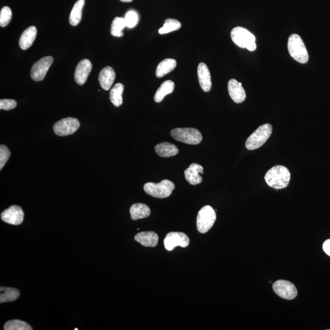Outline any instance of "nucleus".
Here are the masks:
<instances>
[{"mask_svg":"<svg viewBox=\"0 0 330 330\" xmlns=\"http://www.w3.org/2000/svg\"><path fill=\"white\" fill-rule=\"evenodd\" d=\"M19 296L20 292L17 289L6 287L0 288V304L15 301Z\"/></svg>","mask_w":330,"mask_h":330,"instance_id":"24","label":"nucleus"},{"mask_svg":"<svg viewBox=\"0 0 330 330\" xmlns=\"http://www.w3.org/2000/svg\"><path fill=\"white\" fill-rule=\"evenodd\" d=\"M264 178L270 187L280 190L288 186L291 180V172L288 167L283 165H277L267 172Z\"/></svg>","mask_w":330,"mask_h":330,"instance_id":"1","label":"nucleus"},{"mask_svg":"<svg viewBox=\"0 0 330 330\" xmlns=\"http://www.w3.org/2000/svg\"><path fill=\"white\" fill-rule=\"evenodd\" d=\"M80 126L79 121L74 118H66L57 122L53 126V131L59 137L68 136L74 134Z\"/></svg>","mask_w":330,"mask_h":330,"instance_id":"8","label":"nucleus"},{"mask_svg":"<svg viewBox=\"0 0 330 330\" xmlns=\"http://www.w3.org/2000/svg\"><path fill=\"white\" fill-rule=\"evenodd\" d=\"M10 156V151L6 146H0V169H2L5 164L9 159Z\"/></svg>","mask_w":330,"mask_h":330,"instance_id":"32","label":"nucleus"},{"mask_svg":"<svg viewBox=\"0 0 330 330\" xmlns=\"http://www.w3.org/2000/svg\"><path fill=\"white\" fill-rule=\"evenodd\" d=\"M170 134L174 140L188 145H198L202 140L201 132L194 128L174 129Z\"/></svg>","mask_w":330,"mask_h":330,"instance_id":"6","label":"nucleus"},{"mask_svg":"<svg viewBox=\"0 0 330 330\" xmlns=\"http://www.w3.org/2000/svg\"><path fill=\"white\" fill-rule=\"evenodd\" d=\"M17 102L12 99H1L0 101V109L10 110L17 107Z\"/></svg>","mask_w":330,"mask_h":330,"instance_id":"33","label":"nucleus"},{"mask_svg":"<svg viewBox=\"0 0 330 330\" xmlns=\"http://www.w3.org/2000/svg\"><path fill=\"white\" fill-rule=\"evenodd\" d=\"M4 330H32V327L25 322L12 320L7 322L4 326Z\"/></svg>","mask_w":330,"mask_h":330,"instance_id":"29","label":"nucleus"},{"mask_svg":"<svg viewBox=\"0 0 330 330\" xmlns=\"http://www.w3.org/2000/svg\"><path fill=\"white\" fill-rule=\"evenodd\" d=\"M177 62L174 59H165L160 63L156 69V76L161 78L169 74L176 67Z\"/></svg>","mask_w":330,"mask_h":330,"instance_id":"22","label":"nucleus"},{"mask_svg":"<svg viewBox=\"0 0 330 330\" xmlns=\"http://www.w3.org/2000/svg\"><path fill=\"white\" fill-rule=\"evenodd\" d=\"M190 243V239L185 234L179 232H171L166 235L164 239V245L167 251H172L174 248H185Z\"/></svg>","mask_w":330,"mask_h":330,"instance_id":"11","label":"nucleus"},{"mask_svg":"<svg viewBox=\"0 0 330 330\" xmlns=\"http://www.w3.org/2000/svg\"><path fill=\"white\" fill-rule=\"evenodd\" d=\"M120 1L123 2H130L133 1V0H120Z\"/></svg>","mask_w":330,"mask_h":330,"instance_id":"35","label":"nucleus"},{"mask_svg":"<svg viewBox=\"0 0 330 330\" xmlns=\"http://www.w3.org/2000/svg\"><path fill=\"white\" fill-rule=\"evenodd\" d=\"M124 86L123 84L117 83L111 89L110 99L115 107H120L123 104V93Z\"/></svg>","mask_w":330,"mask_h":330,"instance_id":"26","label":"nucleus"},{"mask_svg":"<svg viewBox=\"0 0 330 330\" xmlns=\"http://www.w3.org/2000/svg\"><path fill=\"white\" fill-rule=\"evenodd\" d=\"M127 27L125 19L123 17H116L113 20L111 26V34L115 37H122L124 33L123 30Z\"/></svg>","mask_w":330,"mask_h":330,"instance_id":"27","label":"nucleus"},{"mask_svg":"<svg viewBox=\"0 0 330 330\" xmlns=\"http://www.w3.org/2000/svg\"><path fill=\"white\" fill-rule=\"evenodd\" d=\"M116 78L114 69L110 66H106L103 68L100 72L99 81L101 87L105 91L109 90Z\"/></svg>","mask_w":330,"mask_h":330,"instance_id":"17","label":"nucleus"},{"mask_svg":"<svg viewBox=\"0 0 330 330\" xmlns=\"http://www.w3.org/2000/svg\"><path fill=\"white\" fill-rule=\"evenodd\" d=\"M234 44L240 48L253 51L256 49V37L251 32L241 26L235 27L231 32Z\"/></svg>","mask_w":330,"mask_h":330,"instance_id":"3","label":"nucleus"},{"mask_svg":"<svg viewBox=\"0 0 330 330\" xmlns=\"http://www.w3.org/2000/svg\"><path fill=\"white\" fill-rule=\"evenodd\" d=\"M288 48L291 57L300 63L306 64L309 60L307 47L301 37L297 34L289 37Z\"/></svg>","mask_w":330,"mask_h":330,"instance_id":"2","label":"nucleus"},{"mask_svg":"<svg viewBox=\"0 0 330 330\" xmlns=\"http://www.w3.org/2000/svg\"><path fill=\"white\" fill-rule=\"evenodd\" d=\"M174 88L175 84L171 80L165 81L157 91L154 96V101L158 103L161 102L165 96L171 94L174 91Z\"/></svg>","mask_w":330,"mask_h":330,"instance_id":"23","label":"nucleus"},{"mask_svg":"<svg viewBox=\"0 0 330 330\" xmlns=\"http://www.w3.org/2000/svg\"><path fill=\"white\" fill-rule=\"evenodd\" d=\"M1 218L4 222L12 225H20L22 223L24 212L18 205H11L1 213Z\"/></svg>","mask_w":330,"mask_h":330,"instance_id":"12","label":"nucleus"},{"mask_svg":"<svg viewBox=\"0 0 330 330\" xmlns=\"http://www.w3.org/2000/svg\"><path fill=\"white\" fill-rule=\"evenodd\" d=\"M85 0H78L70 12L69 22L72 26H77L82 20V9L85 5Z\"/></svg>","mask_w":330,"mask_h":330,"instance_id":"25","label":"nucleus"},{"mask_svg":"<svg viewBox=\"0 0 330 330\" xmlns=\"http://www.w3.org/2000/svg\"><path fill=\"white\" fill-rule=\"evenodd\" d=\"M12 10L9 7H2L0 12V26L5 27L9 25L12 19Z\"/></svg>","mask_w":330,"mask_h":330,"instance_id":"31","label":"nucleus"},{"mask_svg":"<svg viewBox=\"0 0 330 330\" xmlns=\"http://www.w3.org/2000/svg\"><path fill=\"white\" fill-rule=\"evenodd\" d=\"M126 26L127 28H133L136 26L139 21V15L134 10H130L125 15Z\"/></svg>","mask_w":330,"mask_h":330,"instance_id":"30","label":"nucleus"},{"mask_svg":"<svg viewBox=\"0 0 330 330\" xmlns=\"http://www.w3.org/2000/svg\"><path fill=\"white\" fill-rule=\"evenodd\" d=\"M174 188V183L167 179L163 180L159 183H146L144 185V190L149 195L161 199L171 195Z\"/></svg>","mask_w":330,"mask_h":330,"instance_id":"5","label":"nucleus"},{"mask_svg":"<svg viewBox=\"0 0 330 330\" xmlns=\"http://www.w3.org/2000/svg\"><path fill=\"white\" fill-rule=\"evenodd\" d=\"M37 36V29L34 26H29V28L23 31L19 39V45L21 49H28L33 44Z\"/></svg>","mask_w":330,"mask_h":330,"instance_id":"19","label":"nucleus"},{"mask_svg":"<svg viewBox=\"0 0 330 330\" xmlns=\"http://www.w3.org/2000/svg\"><path fill=\"white\" fill-rule=\"evenodd\" d=\"M228 88L229 96L232 101L237 104H241L244 102L246 93L241 83L235 79L230 80L228 84Z\"/></svg>","mask_w":330,"mask_h":330,"instance_id":"14","label":"nucleus"},{"mask_svg":"<svg viewBox=\"0 0 330 330\" xmlns=\"http://www.w3.org/2000/svg\"><path fill=\"white\" fill-rule=\"evenodd\" d=\"M53 62V58L51 56H45L35 63L31 70L32 79L35 82L44 80Z\"/></svg>","mask_w":330,"mask_h":330,"instance_id":"10","label":"nucleus"},{"mask_svg":"<svg viewBox=\"0 0 330 330\" xmlns=\"http://www.w3.org/2000/svg\"><path fill=\"white\" fill-rule=\"evenodd\" d=\"M216 213L210 205H205L199 211L197 216L196 226L200 233H206L212 228L216 220Z\"/></svg>","mask_w":330,"mask_h":330,"instance_id":"7","label":"nucleus"},{"mask_svg":"<svg viewBox=\"0 0 330 330\" xmlns=\"http://www.w3.org/2000/svg\"><path fill=\"white\" fill-rule=\"evenodd\" d=\"M180 28L181 23L179 21L173 18H167L165 20L164 26L159 29V32L161 34H167L178 30Z\"/></svg>","mask_w":330,"mask_h":330,"instance_id":"28","label":"nucleus"},{"mask_svg":"<svg viewBox=\"0 0 330 330\" xmlns=\"http://www.w3.org/2000/svg\"><path fill=\"white\" fill-rule=\"evenodd\" d=\"M197 76L199 85L205 92H209L212 88V80H211L210 73L207 65L201 63L197 67Z\"/></svg>","mask_w":330,"mask_h":330,"instance_id":"16","label":"nucleus"},{"mask_svg":"<svg viewBox=\"0 0 330 330\" xmlns=\"http://www.w3.org/2000/svg\"><path fill=\"white\" fill-rule=\"evenodd\" d=\"M273 289L278 296L286 300H293L298 294L294 284L286 280L276 281L273 284Z\"/></svg>","mask_w":330,"mask_h":330,"instance_id":"9","label":"nucleus"},{"mask_svg":"<svg viewBox=\"0 0 330 330\" xmlns=\"http://www.w3.org/2000/svg\"><path fill=\"white\" fill-rule=\"evenodd\" d=\"M271 124H266L259 127L258 129L248 137L245 146L248 150H257L263 146L269 140L272 133Z\"/></svg>","mask_w":330,"mask_h":330,"instance_id":"4","label":"nucleus"},{"mask_svg":"<svg viewBox=\"0 0 330 330\" xmlns=\"http://www.w3.org/2000/svg\"><path fill=\"white\" fill-rule=\"evenodd\" d=\"M130 213L132 220H137L148 217L151 214V209L147 205L137 203L132 205Z\"/></svg>","mask_w":330,"mask_h":330,"instance_id":"21","label":"nucleus"},{"mask_svg":"<svg viewBox=\"0 0 330 330\" xmlns=\"http://www.w3.org/2000/svg\"><path fill=\"white\" fill-rule=\"evenodd\" d=\"M204 168L201 165L197 164H192L184 172L186 180L191 185H195L201 183L202 178L201 174H203Z\"/></svg>","mask_w":330,"mask_h":330,"instance_id":"15","label":"nucleus"},{"mask_svg":"<svg viewBox=\"0 0 330 330\" xmlns=\"http://www.w3.org/2000/svg\"><path fill=\"white\" fill-rule=\"evenodd\" d=\"M92 64L89 59H85L78 64L75 72V82L79 85H83L87 80L92 70Z\"/></svg>","mask_w":330,"mask_h":330,"instance_id":"13","label":"nucleus"},{"mask_svg":"<svg viewBox=\"0 0 330 330\" xmlns=\"http://www.w3.org/2000/svg\"><path fill=\"white\" fill-rule=\"evenodd\" d=\"M135 240L146 247H155L158 244V235L153 231L140 232L135 236Z\"/></svg>","mask_w":330,"mask_h":330,"instance_id":"18","label":"nucleus"},{"mask_svg":"<svg viewBox=\"0 0 330 330\" xmlns=\"http://www.w3.org/2000/svg\"><path fill=\"white\" fill-rule=\"evenodd\" d=\"M155 151L162 158H170L177 155L178 153L177 146L168 142L160 143L156 146Z\"/></svg>","mask_w":330,"mask_h":330,"instance_id":"20","label":"nucleus"},{"mask_svg":"<svg viewBox=\"0 0 330 330\" xmlns=\"http://www.w3.org/2000/svg\"><path fill=\"white\" fill-rule=\"evenodd\" d=\"M323 250L327 255L330 256V239L327 240L323 244Z\"/></svg>","mask_w":330,"mask_h":330,"instance_id":"34","label":"nucleus"}]
</instances>
